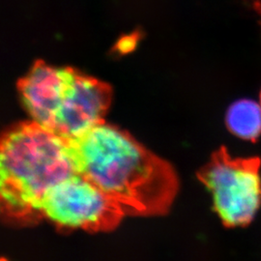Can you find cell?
I'll return each mask as SVG.
<instances>
[{
  "label": "cell",
  "mask_w": 261,
  "mask_h": 261,
  "mask_svg": "<svg viewBox=\"0 0 261 261\" xmlns=\"http://www.w3.org/2000/svg\"><path fill=\"white\" fill-rule=\"evenodd\" d=\"M227 130L244 140L256 142L261 136V105L251 99L234 102L225 115Z\"/></svg>",
  "instance_id": "obj_7"
},
{
  "label": "cell",
  "mask_w": 261,
  "mask_h": 261,
  "mask_svg": "<svg viewBox=\"0 0 261 261\" xmlns=\"http://www.w3.org/2000/svg\"><path fill=\"white\" fill-rule=\"evenodd\" d=\"M112 99L110 84L69 67L65 93L56 113L53 132L67 140L80 139L105 123Z\"/></svg>",
  "instance_id": "obj_5"
},
{
  "label": "cell",
  "mask_w": 261,
  "mask_h": 261,
  "mask_svg": "<svg viewBox=\"0 0 261 261\" xmlns=\"http://www.w3.org/2000/svg\"><path fill=\"white\" fill-rule=\"evenodd\" d=\"M81 172L114 198L126 215L167 214L179 188L172 166L129 133L100 124L74 140Z\"/></svg>",
  "instance_id": "obj_1"
},
{
  "label": "cell",
  "mask_w": 261,
  "mask_h": 261,
  "mask_svg": "<svg viewBox=\"0 0 261 261\" xmlns=\"http://www.w3.org/2000/svg\"><path fill=\"white\" fill-rule=\"evenodd\" d=\"M69 67L56 68L37 60L18 82L22 102L33 121L53 130L56 113L65 93Z\"/></svg>",
  "instance_id": "obj_6"
},
{
  "label": "cell",
  "mask_w": 261,
  "mask_h": 261,
  "mask_svg": "<svg viewBox=\"0 0 261 261\" xmlns=\"http://www.w3.org/2000/svg\"><path fill=\"white\" fill-rule=\"evenodd\" d=\"M259 103H260V105H261V90H260V94H259Z\"/></svg>",
  "instance_id": "obj_8"
},
{
  "label": "cell",
  "mask_w": 261,
  "mask_h": 261,
  "mask_svg": "<svg viewBox=\"0 0 261 261\" xmlns=\"http://www.w3.org/2000/svg\"><path fill=\"white\" fill-rule=\"evenodd\" d=\"M42 215L62 229L100 232L116 228L126 212L84 173H76L47 193Z\"/></svg>",
  "instance_id": "obj_4"
},
{
  "label": "cell",
  "mask_w": 261,
  "mask_h": 261,
  "mask_svg": "<svg viewBox=\"0 0 261 261\" xmlns=\"http://www.w3.org/2000/svg\"><path fill=\"white\" fill-rule=\"evenodd\" d=\"M81 172L74 140L37 122H20L5 130L0 143L1 213L11 223L43 220L47 193Z\"/></svg>",
  "instance_id": "obj_2"
},
{
  "label": "cell",
  "mask_w": 261,
  "mask_h": 261,
  "mask_svg": "<svg viewBox=\"0 0 261 261\" xmlns=\"http://www.w3.org/2000/svg\"><path fill=\"white\" fill-rule=\"evenodd\" d=\"M261 159L232 157L225 146L197 172L211 192L215 212L225 227H246L261 207Z\"/></svg>",
  "instance_id": "obj_3"
}]
</instances>
